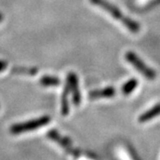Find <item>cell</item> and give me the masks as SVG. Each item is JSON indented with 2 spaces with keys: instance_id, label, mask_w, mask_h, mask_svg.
<instances>
[{
  "instance_id": "1",
  "label": "cell",
  "mask_w": 160,
  "mask_h": 160,
  "mask_svg": "<svg viewBox=\"0 0 160 160\" xmlns=\"http://www.w3.org/2000/svg\"><path fill=\"white\" fill-rule=\"evenodd\" d=\"M89 1L92 5L99 6L104 11L109 12L112 17L120 22L129 31H131L132 33L136 34L140 32L141 30L140 24L136 21L126 16L117 6L109 3L108 0H89Z\"/></svg>"
},
{
  "instance_id": "2",
  "label": "cell",
  "mask_w": 160,
  "mask_h": 160,
  "mask_svg": "<svg viewBox=\"0 0 160 160\" xmlns=\"http://www.w3.org/2000/svg\"><path fill=\"white\" fill-rule=\"evenodd\" d=\"M51 121V118L49 116H43L38 118L26 121L23 123H18L14 124L10 127V132L12 134H19L22 132H31L38 129L39 127L46 126L49 122Z\"/></svg>"
},
{
  "instance_id": "3",
  "label": "cell",
  "mask_w": 160,
  "mask_h": 160,
  "mask_svg": "<svg viewBox=\"0 0 160 160\" xmlns=\"http://www.w3.org/2000/svg\"><path fill=\"white\" fill-rule=\"evenodd\" d=\"M125 59L127 62H129L132 67H134L138 71L142 74L148 80H155L157 78V72L152 68L146 65L141 58L135 52L132 51L126 52L125 53Z\"/></svg>"
},
{
  "instance_id": "4",
  "label": "cell",
  "mask_w": 160,
  "mask_h": 160,
  "mask_svg": "<svg viewBox=\"0 0 160 160\" xmlns=\"http://www.w3.org/2000/svg\"><path fill=\"white\" fill-rule=\"evenodd\" d=\"M69 85L70 92L72 93V100L73 103L76 106H78L81 103V92L79 89V82L78 78L74 72H69L67 76V82Z\"/></svg>"
},
{
  "instance_id": "5",
  "label": "cell",
  "mask_w": 160,
  "mask_h": 160,
  "mask_svg": "<svg viewBox=\"0 0 160 160\" xmlns=\"http://www.w3.org/2000/svg\"><path fill=\"white\" fill-rule=\"evenodd\" d=\"M47 137L51 139L52 141L58 143L62 148H63L69 153L73 149H72V142L68 137L62 136L60 134V132L55 129H52V130L48 132H47Z\"/></svg>"
},
{
  "instance_id": "6",
  "label": "cell",
  "mask_w": 160,
  "mask_h": 160,
  "mask_svg": "<svg viewBox=\"0 0 160 160\" xmlns=\"http://www.w3.org/2000/svg\"><path fill=\"white\" fill-rule=\"evenodd\" d=\"M116 89L113 86H108L104 87L102 89H97L92 90L89 92V98L90 99H99V98H111L116 95Z\"/></svg>"
},
{
  "instance_id": "7",
  "label": "cell",
  "mask_w": 160,
  "mask_h": 160,
  "mask_svg": "<svg viewBox=\"0 0 160 160\" xmlns=\"http://www.w3.org/2000/svg\"><path fill=\"white\" fill-rule=\"evenodd\" d=\"M158 116H160V103L156 104L151 109H148L147 111L142 113L138 118V121L139 123H146Z\"/></svg>"
},
{
  "instance_id": "8",
  "label": "cell",
  "mask_w": 160,
  "mask_h": 160,
  "mask_svg": "<svg viewBox=\"0 0 160 160\" xmlns=\"http://www.w3.org/2000/svg\"><path fill=\"white\" fill-rule=\"evenodd\" d=\"M70 93L69 85L66 83V86H64L62 94V101H61V112L62 116H68L69 112V95Z\"/></svg>"
},
{
  "instance_id": "9",
  "label": "cell",
  "mask_w": 160,
  "mask_h": 160,
  "mask_svg": "<svg viewBox=\"0 0 160 160\" xmlns=\"http://www.w3.org/2000/svg\"><path fill=\"white\" fill-rule=\"evenodd\" d=\"M40 85L45 87H50V86H59L61 84V80L59 78L53 77V76H43L39 80Z\"/></svg>"
},
{
  "instance_id": "10",
  "label": "cell",
  "mask_w": 160,
  "mask_h": 160,
  "mask_svg": "<svg viewBox=\"0 0 160 160\" xmlns=\"http://www.w3.org/2000/svg\"><path fill=\"white\" fill-rule=\"evenodd\" d=\"M138 84H139L138 80L136 78H132L128 81H126V83L123 85L122 89H121L123 94L124 95H129V94H131L132 92L137 88Z\"/></svg>"
},
{
  "instance_id": "11",
  "label": "cell",
  "mask_w": 160,
  "mask_h": 160,
  "mask_svg": "<svg viewBox=\"0 0 160 160\" xmlns=\"http://www.w3.org/2000/svg\"><path fill=\"white\" fill-rule=\"evenodd\" d=\"M12 74L17 75H27V76H35L38 74L37 68H25V67H14L11 70Z\"/></svg>"
},
{
  "instance_id": "12",
  "label": "cell",
  "mask_w": 160,
  "mask_h": 160,
  "mask_svg": "<svg viewBox=\"0 0 160 160\" xmlns=\"http://www.w3.org/2000/svg\"><path fill=\"white\" fill-rule=\"evenodd\" d=\"M7 62H6V61H4V60H0V72H2V71H4L5 69L7 68Z\"/></svg>"
},
{
  "instance_id": "13",
  "label": "cell",
  "mask_w": 160,
  "mask_h": 160,
  "mask_svg": "<svg viewBox=\"0 0 160 160\" xmlns=\"http://www.w3.org/2000/svg\"><path fill=\"white\" fill-rule=\"evenodd\" d=\"M3 19H4V15H3V13H2V12H0V22L3 21Z\"/></svg>"
}]
</instances>
